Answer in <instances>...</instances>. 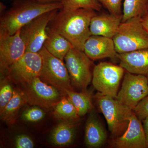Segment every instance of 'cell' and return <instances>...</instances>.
<instances>
[{
	"mask_svg": "<svg viewBox=\"0 0 148 148\" xmlns=\"http://www.w3.org/2000/svg\"><path fill=\"white\" fill-rule=\"evenodd\" d=\"M96 14L92 9L58 10L48 27L66 38L74 47L84 51V44L91 36L90 21Z\"/></svg>",
	"mask_w": 148,
	"mask_h": 148,
	"instance_id": "obj_1",
	"label": "cell"
},
{
	"mask_svg": "<svg viewBox=\"0 0 148 148\" xmlns=\"http://www.w3.org/2000/svg\"><path fill=\"white\" fill-rule=\"evenodd\" d=\"M63 7L62 2L43 3L36 0H14L11 7L1 16L0 33L14 35L40 15Z\"/></svg>",
	"mask_w": 148,
	"mask_h": 148,
	"instance_id": "obj_2",
	"label": "cell"
},
{
	"mask_svg": "<svg viewBox=\"0 0 148 148\" xmlns=\"http://www.w3.org/2000/svg\"><path fill=\"white\" fill-rule=\"evenodd\" d=\"M112 39L118 53L148 48V32L140 16L122 22Z\"/></svg>",
	"mask_w": 148,
	"mask_h": 148,
	"instance_id": "obj_3",
	"label": "cell"
},
{
	"mask_svg": "<svg viewBox=\"0 0 148 148\" xmlns=\"http://www.w3.org/2000/svg\"><path fill=\"white\" fill-rule=\"evenodd\" d=\"M93 97L113 138L122 135L128 127L133 110L109 95L98 92Z\"/></svg>",
	"mask_w": 148,
	"mask_h": 148,
	"instance_id": "obj_4",
	"label": "cell"
},
{
	"mask_svg": "<svg viewBox=\"0 0 148 148\" xmlns=\"http://www.w3.org/2000/svg\"><path fill=\"white\" fill-rule=\"evenodd\" d=\"M39 53L42 59L40 79L57 88L63 95H66L67 90H73L64 61L51 54L44 46Z\"/></svg>",
	"mask_w": 148,
	"mask_h": 148,
	"instance_id": "obj_5",
	"label": "cell"
},
{
	"mask_svg": "<svg viewBox=\"0 0 148 148\" xmlns=\"http://www.w3.org/2000/svg\"><path fill=\"white\" fill-rule=\"evenodd\" d=\"M64 60L72 85L81 91L87 90L92 80L91 59L84 51L73 47L66 54Z\"/></svg>",
	"mask_w": 148,
	"mask_h": 148,
	"instance_id": "obj_6",
	"label": "cell"
},
{
	"mask_svg": "<svg viewBox=\"0 0 148 148\" xmlns=\"http://www.w3.org/2000/svg\"><path fill=\"white\" fill-rule=\"evenodd\" d=\"M92 71L93 88L100 93L116 98L125 69L120 65L102 62L94 66Z\"/></svg>",
	"mask_w": 148,
	"mask_h": 148,
	"instance_id": "obj_7",
	"label": "cell"
},
{
	"mask_svg": "<svg viewBox=\"0 0 148 148\" xmlns=\"http://www.w3.org/2000/svg\"><path fill=\"white\" fill-rule=\"evenodd\" d=\"M58 10L43 14L20 29V35L26 45V52L38 53L42 49L47 38L48 24Z\"/></svg>",
	"mask_w": 148,
	"mask_h": 148,
	"instance_id": "obj_8",
	"label": "cell"
},
{
	"mask_svg": "<svg viewBox=\"0 0 148 148\" xmlns=\"http://www.w3.org/2000/svg\"><path fill=\"white\" fill-rule=\"evenodd\" d=\"M148 95V80L145 75L125 74L120 90L116 99L127 108L134 110L140 101Z\"/></svg>",
	"mask_w": 148,
	"mask_h": 148,
	"instance_id": "obj_9",
	"label": "cell"
},
{
	"mask_svg": "<svg viewBox=\"0 0 148 148\" xmlns=\"http://www.w3.org/2000/svg\"><path fill=\"white\" fill-rule=\"evenodd\" d=\"M42 66V58L39 52H26L10 66L6 74L15 82L26 86L39 77Z\"/></svg>",
	"mask_w": 148,
	"mask_h": 148,
	"instance_id": "obj_10",
	"label": "cell"
},
{
	"mask_svg": "<svg viewBox=\"0 0 148 148\" xmlns=\"http://www.w3.org/2000/svg\"><path fill=\"white\" fill-rule=\"evenodd\" d=\"M24 91L28 103L48 109L54 106L61 98V93L56 88L45 82L39 77L35 78L26 85Z\"/></svg>",
	"mask_w": 148,
	"mask_h": 148,
	"instance_id": "obj_11",
	"label": "cell"
},
{
	"mask_svg": "<svg viewBox=\"0 0 148 148\" xmlns=\"http://www.w3.org/2000/svg\"><path fill=\"white\" fill-rule=\"evenodd\" d=\"M26 52V47L20 30L10 35L0 33V68L1 73L6 74L14 63Z\"/></svg>",
	"mask_w": 148,
	"mask_h": 148,
	"instance_id": "obj_12",
	"label": "cell"
},
{
	"mask_svg": "<svg viewBox=\"0 0 148 148\" xmlns=\"http://www.w3.org/2000/svg\"><path fill=\"white\" fill-rule=\"evenodd\" d=\"M110 145L114 148H146L143 124L134 111L130 118L127 129L121 136L113 138Z\"/></svg>",
	"mask_w": 148,
	"mask_h": 148,
	"instance_id": "obj_13",
	"label": "cell"
},
{
	"mask_svg": "<svg viewBox=\"0 0 148 148\" xmlns=\"http://www.w3.org/2000/svg\"><path fill=\"white\" fill-rule=\"evenodd\" d=\"M84 51L92 61L115 59L118 56L113 39L102 36L91 35L85 43Z\"/></svg>",
	"mask_w": 148,
	"mask_h": 148,
	"instance_id": "obj_14",
	"label": "cell"
},
{
	"mask_svg": "<svg viewBox=\"0 0 148 148\" xmlns=\"http://www.w3.org/2000/svg\"><path fill=\"white\" fill-rule=\"evenodd\" d=\"M122 20V16L110 13L96 14L90 21V34L113 38L119 29Z\"/></svg>",
	"mask_w": 148,
	"mask_h": 148,
	"instance_id": "obj_15",
	"label": "cell"
},
{
	"mask_svg": "<svg viewBox=\"0 0 148 148\" xmlns=\"http://www.w3.org/2000/svg\"><path fill=\"white\" fill-rule=\"evenodd\" d=\"M118 59L120 66L127 72L145 75L148 73V48L118 53Z\"/></svg>",
	"mask_w": 148,
	"mask_h": 148,
	"instance_id": "obj_16",
	"label": "cell"
},
{
	"mask_svg": "<svg viewBox=\"0 0 148 148\" xmlns=\"http://www.w3.org/2000/svg\"><path fill=\"white\" fill-rule=\"evenodd\" d=\"M106 129L94 111L90 112L86 123L84 142L88 147L98 148L104 145L107 140Z\"/></svg>",
	"mask_w": 148,
	"mask_h": 148,
	"instance_id": "obj_17",
	"label": "cell"
},
{
	"mask_svg": "<svg viewBox=\"0 0 148 148\" xmlns=\"http://www.w3.org/2000/svg\"><path fill=\"white\" fill-rule=\"evenodd\" d=\"M47 37L43 46L51 54L64 61L67 53L73 47L66 38L47 27Z\"/></svg>",
	"mask_w": 148,
	"mask_h": 148,
	"instance_id": "obj_18",
	"label": "cell"
},
{
	"mask_svg": "<svg viewBox=\"0 0 148 148\" xmlns=\"http://www.w3.org/2000/svg\"><path fill=\"white\" fill-rule=\"evenodd\" d=\"M64 120L58 124L51 132V141L55 145H69L73 141L78 121Z\"/></svg>",
	"mask_w": 148,
	"mask_h": 148,
	"instance_id": "obj_19",
	"label": "cell"
},
{
	"mask_svg": "<svg viewBox=\"0 0 148 148\" xmlns=\"http://www.w3.org/2000/svg\"><path fill=\"white\" fill-rule=\"evenodd\" d=\"M27 103L28 101L24 91L14 90L12 98L1 113V119L7 123L12 124L15 122L19 110Z\"/></svg>",
	"mask_w": 148,
	"mask_h": 148,
	"instance_id": "obj_20",
	"label": "cell"
},
{
	"mask_svg": "<svg viewBox=\"0 0 148 148\" xmlns=\"http://www.w3.org/2000/svg\"><path fill=\"white\" fill-rule=\"evenodd\" d=\"M92 90H86L80 92L67 90L66 95L75 107L79 117L85 115L93 110Z\"/></svg>",
	"mask_w": 148,
	"mask_h": 148,
	"instance_id": "obj_21",
	"label": "cell"
},
{
	"mask_svg": "<svg viewBox=\"0 0 148 148\" xmlns=\"http://www.w3.org/2000/svg\"><path fill=\"white\" fill-rule=\"evenodd\" d=\"M148 11V0H124L122 22L142 16Z\"/></svg>",
	"mask_w": 148,
	"mask_h": 148,
	"instance_id": "obj_22",
	"label": "cell"
},
{
	"mask_svg": "<svg viewBox=\"0 0 148 148\" xmlns=\"http://www.w3.org/2000/svg\"><path fill=\"white\" fill-rule=\"evenodd\" d=\"M66 95L61 98L53 107V115L59 119L78 121L79 116L76 109Z\"/></svg>",
	"mask_w": 148,
	"mask_h": 148,
	"instance_id": "obj_23",
	"label": "cell"
},
{
	"mask_svg": "<svg viewBox=\"0 0 148 148\" xmlns=\"http://www.w3.org/2000/svg\"><path fill=\"white\" fill-rule=\"evenodd\" d=\"M63 3V8L67 10L89 8L100 11L102 8L98 0H64Z\"/></svg>",
	"mask_w": 148,
	"mask_h": 148,
	"instance_id": "obj_24",
	"label": "cell"
},
{
	"mask_svg": "<svg viewBox=\"0 0 148 148\" xmlns=\"http://www.w3.org/2000/svg\"><path fill=\"white\" fill-rule=\"evenodd\" d=\"M45 114L39 107L34 106L26 109L21 116L22 119L26 121L36 122L42 120L45 116Z\"/></svg>",
	"mask_w": 148,
	"mask_h": 148,
	"instance_id": "obj_25",
	"label": "cell"
},
{
	"mask_svg": "<svg viewBox=\"0 0 148 148\" xmlns=\"http://www.w3.org/2000/svg\"><path fill=\"white\" fill-rule=\"evenodd\" d=\"M100 3L108 10L111 14L122 16L121 3L122 0H98Z\"/></svg>",
	"mask_w": 148,
	"mask_h": 148,
	"instance_id": "obj_26",
	"label": "cell"
},
{
	"mask_svg": "<svg viewBox=\"0 0 148 148\" xmlns=\"http://www.w3.org/2000/svg\"><path fill=\"white\" fill-rule=\"evenodd\" d=\"M14 90L10 84H7L1 87L0 90V113L5 109L13 95Z\"/></svg>",
	"mask_w": 148,
	"mask_h": 148,
	"instance_id": "obj_27",
	"label": "cell"
},
{
	"mask_svg": "<svg viewBox=\"0 0 148 148\" xmlns=\"http://www.w3.org/2000/svg\"><path fill=\"white\" fill-rule=\"evenodd\" d=\"M133 111L142 121L148 117V95L140 101Z\"/></svg>",
	"mask_w": 148,
	"mask_h": 148,
	"instance_id": "obj_28",
	"label": "cell"
},
{
	"mask_svg": "<svg viewBox=\"0 0 148 148\" xmlns=\"http://www.w3.org/2000/svg\"><path fill=\"white\" fill-rule=\"evenodd\" d=\"M15 146L17 148H33L34 147V144L29 136L20 134L15 138Z\"/></svg>",
	"mask_w": 148,
	"mask_h": 148,
	"instance_id": "obj_29",
	"label": "cell"
},
{
	"mask_svg": "<svg viewBox=\"0 0 148 148\" xmlns=\"http://www.w3.org/2000/svg\"><path fill=\"white\" fill-rule=\"evenodd\" d=\"M142 122L145 135L146 148H148V117L143 120Z\"/></svg>",
	"mask_w": 148,
	"mask_h": 148,
	"instance_id": "obj_30",
	"label": "cell"
},
{
	"mask_svg": "<svg viewBox=\"0 0 148 148\" xmlns=\"http://www.w3.org/2000/svg\"><path fill=\"white\" fill-rule=\"evenodd\" d=\"M142 21L143 26L148 32V11L142 16Z\"/></svg>",
	"mask_w": 148,
	"mask_h": 148,
	"instance_id": "obj_31",
	"label": "cell"
},
{
	"mask_svg": "<svg viewBox=\"0 0 148 148\" xmlns=\"http://www.w3.org/2000/svg\"><path fill=\"white\" fill-rule=\"evenodd\" d=\"M37 1L43 3H51L62 2L64 0H36Z\"/></svg>",
	"mask_w": 148,
	"mask_h": 148,
	"instance_id": "obj_32",
	"label": "cell"
},
{
	"mask_svg": "<svg viewBox=\"0 0 148 148\" xmlns=\"http://www.w3.org/2000/svg\"><path fill=\"white\" fill-rule=\"evenodd\" d=\"M146 76H147V77L148 80V73L147 74V75H146Z\"/></svg>",
	"mask_w": 148,
	"mask_h": 148,
	"instance_id": "obj_33",
	"label": "cell"
}]
</instances>
